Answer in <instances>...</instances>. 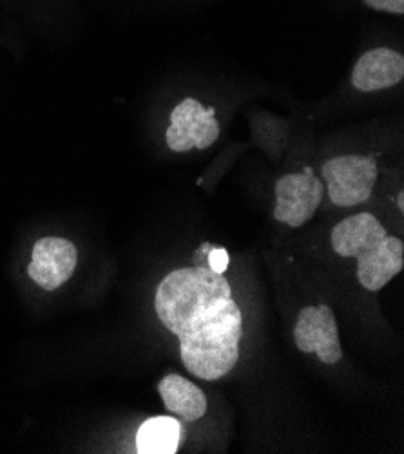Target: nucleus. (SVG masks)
I'll use <instances>...</instances> for the list:
<instances>
[{
	"label": "nucleus",
	"instance_id": "f257e3e1",
	"mask_svg": "<svg viewBox=\"0 0 404 454\" xmlns=\"http://www.w3.org/2000/svg\"><path fill=\"white\" fill-rule=\"evenodd\" d=\"M154 309L162 325L178 337L186 370L203 380L229 375L240 360L243 315L223 274L194 266L162 279Z\"/></svg>",
	"mask_w": 404,
	"mask_h": 454
},
{
	"label": "nucleus",
	"instance_id": "f03ea898",
	"mask_svg": "<svg viewBox=\"0 0 404 454\" xmlns=\"http://www.w3.org/2000/svg\"><path fill=\"white\" fill-rule=\"evenodd\" d=\"M321 174L334 205L355 207L370 200L377 184L379 168L374 156L345 154L329 160L323 165Z\"/></svg>",
	"mask_w": 404,
	"mask_h": 454
},
{
	"label": "nucleus",
	"instance_id": "7ed1b4c3",
	"mask_svg": "<svg viewBox=\"0 0 404 454\" xmlns=\"http://www.w3.org/2000/svg\"><path fill=\"white\" fill-rule=\"evenodd\" d=\"M219 138V123L214 107H205L194 98L178 104L170 113V127L165 132L167 147L172 153L207 149Z\"/></svg>",
	"mask_w": 404,
	"mask_h": 454
},
{
	"label": "nucleus",
	"instance_id": "20e7f679",
	"mask_svg": "<svg viewBox=\"0 0 404 454\" xmlns=\"http://www.w3.org/2000/svg\"><path fill=\"white\" fill-rule=\"evenodd\" d=\"M323 194L325 189L321 179L312 172V168L287 174L276 184L274 217L290 229H299L316 214L323 201Z\"/></svg>",
	"mask_w": 404,
	"mask_h": 454
},
{
	"label": "nucleus",
	"instance_id": "39448f33",
	"mask_svg": "<svg viewBox=\"0 0 404 454\" xmlns=\"http://www.w3.org/2000/svg\"><path fill=\"white\" fill-rule=\"evenodd\" d=\"M294 340L299 351L316 353L323 364H337L343 358L336 315L327 304L306 306L299 311Z\"/></svg>",
	"mask_w": 404,
	"mask_h": 454
},
{
	"label": "nucleus",
	"instance_id": "423d86ee",
	"mask_svg": "<svg viewBox=\"0 0 404 454\" xmlns=\"http://www.w3.org/2000/svg\"><path fill=\"white\" fill-rule=\"evenodd\" d=\"M76 259L78 252L71 241L64 238H42L33 247L28 274L40 288L51 292L73 276Z\"/></svg>",
	"mask_w": 404,
	"mask_h": 454
},
{
	"label": "nucleus",
	"instance_id": "0eeeda50",
	"mask_svg": "<svg viewBox=\"0 0 404 454\" xmlns=\"http://www.w3.org/2000/svg\"><path fill=\"white\" fill-rule=\"evenodd\" d=\"M357 279L368 292H379L404 266V243L399 238L384 236L357 257Z\"/></svg>",
	"mask_w": 404,
	"mask_h": 454
},
{
	"label": "nucleus",
	"instance_id": "6e6552de",
	"mask_svg": "<svg viewBox=\"0 0 404 454\" xmlns=\"http://www.w3.org/2000/svg\"><path fill=\"white\" fill-rule=\"evenodd\" d=\"M404 78V57L390 48H376L367 51L357 60L352 83L357 90L374 93V90L390 89Z\"/></svg>",
	"mask_w": 404,
	"mask_h": 454
},
{
	"label": "nucleus",
	"instance_id": "1a4fd4ad",
	"mask_svg": "<svg viewBox=\"0 0 404 454\" xmlns=\"http://www.w3.org/2000/svg\"><path fill=\"white\" fill-rule=\"evenodd\" d=\"M386 234V229L374 214H353L334 226L332 247L337 255L355 259L359 254L383 239Z\"/></svg>",
	"mask_w": 404,
	"mask_h": 454
},
{
	"label": "nucleus",
	"instance_id": "9d476101",
	"mask_svg": "<svg viewBox=\"0 0 404 454\" xmlns=\"http://www.w3.org/2000/svg\"><path fill=\"white\" fill-rule=\"evenodd\" d=\"M158 391L167 410L186 422H196L207 413V398L205 393L194 386L191 380L169 375L162 379Z\"/></svg>",
	"mask_w": 404,
	"mask_h": 454
},
{
	"label": "nucleus",
	"instance_id": "9b49d317",
	"mask_svg": "<svg viewBox=\"0 0 404 454\" xmlns=\"http://www.w3.org/2000/svg\"><path fill=\"white\" fill-rule=\"evenodd\" d=\"M182 440V426L170 417H154L144 422L137 433L140 454H174Z\"/></svg>",
	"mask_w": 404,
	"mask_h": 454
},
{
	"label": "nucleus",
	"instance_id": "f8f14e48",
	"mask_svg": "<svg viewBox=\"0 0 404 454\" xmlns=\"http://www.w3.org/2000/svg\"><path fill=\"white\" fill-rule=\"evenodd\" d=\"M363 3L381 13H390L400 17L404 13V0H363Z\"/></svg>",
	"mask_w": 404,
	"mask_h": 454
},
{
	"label": "nucleus",
	"instance_id": "ddd939ff",
	"mask_svg": "<svg viewBox=\"0 0 404 454\" xmlns=\"http://www.w3.org/2000/svg\"><path fill=\"white\" fill-rule=\"evenodd\" d=\"M209 268L214 271V274H226L229 268V252L226 248H212L209 252Z\"/></svg>",
	"mask_w": 404,
	"mask_h": 454
},
{
	"label": "nucleus",
	"instance_id": "4468645a",
	"mask_svg": "<svg viewBox=\"0 0 404 454\" xmlns=\"http://www.w3.org/2000/svg\"><path fill=\"white\" fill-rule=\"evenodd\" d=\"M397 207H399L400 212L404 210V192H399V194H397Z\"/></svg>",
	"mask_w": 404,
	"mask_h": 454
}]
</instances>
